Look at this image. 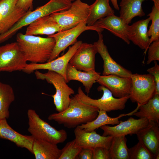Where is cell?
<instances>
[{"mask_svg": "<svg viewBox=\"0 0 159 159\" xmlns=\"http://www.w3.org/2000/svg\"><path fill=\"white\" fill-rule=\"evenodd\" d=\"M82 41H77L64 55L49 62L43 63H31L27 64L22 70L28 74L39 69H47L56 72L63 76L67 83L66 71L69 61L76 50L82 43Z\"/></svg>", "mask_w": 159, "mask_h": 159, "instance_id": "cell-11", "label": "cell"}, {"mask_svg": "<svg viewBox=\"0 0 159 159\" xmlns=\"http://www.w3.org/2000/svg\"><path fill=\"white\" fill-rule=\"evenodd\" d=\"M33 1V0H18L16 6L26 11L32 10Z\"/></svg>", "mask_w": 159, "mask_h": 159, "instance_id": "cell-37", "label": "cell"}, {"mask_svg": "<svg viewBox=\"0 0 159 159\" xmlns=\"http://www.w3.org/2000/svg\"><path fill=\"white\" fill-rule=\"evenodd\" d=\"M110 0L111 1L114 8L118 11L119 10L120 8L119 5L118 4L117 0Z\"/></svg>", "mask_w": 159, "mask_h": 159, "instance_id": "cell-39", "label": "cell"}, {"mask_svg": "<svg viewBox=\"0 0 159 159\" xmlns=\"http://www.w3.org/2000/svg\"><path fill=\"white\" fill-rule=\"evenodd\" d=\"M150 21L148 18L142 19L129 25L127 34L129 40L142 49L145 53L150 44V38L147 34L148 26Z\"/></svg>", "mask_w": 159, "mask_h": 159, "instance_id": "cell-18", "label": "cell"}, {"mask_svg": "<svg viewBox=\"0 0 159 159\" xmlns=\"http://www.w3.org/2000/svg\"><path fill=\"white\" fill-rule=\"evenodd\" d=\"M147 64L152 61H159V40L152 42L148 47Z\"/></svg>", "mask_w": 159, "mask_h": 159, "instance_id": "cell-34", "label": "cell"}, {"mask_svg": "<svg viewBox=\"0 0 159 159\" xmlns=\"http://www.w3.org/2000/svg\"><path fill=\"white\" fill-rule=\"evenodd\" d=\"M18 0H0V34L7 32L27 12L18 7Z\"/></svg>", "mask_w": 159, "mask_h": 159, "instance_id": "cell-12", "label": "cell"}, {"mask_svg": "<svg viewBox=\"0 0 159 159\" xmlns=\"http://www.w3.org/2000/svg\"><path fill=\"white\" fill-rule=\"evenodd\" d=\"M28 130L34 138L57 145L64 142L67 134L64 129L58 130L41 119L35 111L32 109L27 112Z\"/></svg>", "mask_w": 159, "mask_h": 159, "instance_id": "cell-4", "label": "cell"}, {"mask_svg": "<svg viewBox=\"0 0 159 159\" xmlns=\"http://www.w3.org/2000/svg\"><path fill=\"white\" fill-rule=\"evenodd\" d=\"M99 110L96 107L82 102L75 95L71 98L67 109L61 112L51 114L48 119L62 124L68 128H75L94 120L97 117Z\"/></svg>", "mask_w": 159, "mask_h": 159, "instance_id": "cell-1", "label": "cell"}, {"mask_svg": "<svg viewBox=\"0 0 159 159\" xmlns=\"http://www.w3.org/2000/svg\"><path fill=\"white\" fill-rule=\"evenodd\" d=\"M74 133L76 146L92 150L98 147L109 149L113 137L111 136H101L95 130L86 132L78 126L75 128Z\"/></svg>", "mask_w": 159, "mask_h": 159, "instance_id": "cell-16", "label": "cell"}, {"mask_svg": "<svg viewBox=\"0 0 159 159\" xmlns=\"http://www.w3.org/2000/svg\"><path fill=\"white\" fill-rule=\"evenodd\" d=\"M148 0H121L119 4L120 17L126 24H130L134 17L145 15L142 7L143 2Z\"/></svg>", "mask_w": 159, "mask_h": 159, "instance_id": "cell-25", "label": "cell"}, {"mask_svg": "<svg viewBox=\"0 0 159 159\" xmlns=\"http://www.w3.org/2000/svg\"><path fill=\"white\" fill-rule=\"evenodd\" d=\"M90 12V5L81 1H74L67 9L50 15L55 20L62 31L73 28L86 21Z\"/></svg>", "mask_w": 159, "mask_h": 159, "instance_id": "cell-7", "label": "cell"}, {"mask_svg": "<svg viewBox=\"0 0 159 159\" xmlns=\"http://www.w3.org/2000/svg\"><path fill=\"white\" fill-rule=\"evenodd\" d=\"M153 2L154 5L157 8H159V0H151Z\"/></svg>", "mask_w": 159, "mask_h": 159, "instance_id": "cell-40", "label": "cell"}, {"mask_svg": "<svg viewBox=\"0 0 159 159\" xmlns=\"http://www.w3.org/2000/svg\"><path fill=\"white\" fill-rule=\"evenodd\" d=\"M88 30H94L98 33L102 32L104 29L93 26H87L86 21H85L72 28L60 31L48 36L54 39L55 45L47 62L57 58L61 52L64 50L68 47L76 42L77 41V38L82 33Z\"/></svg>", "mask_w": 159, "mask_h": 159, "instance_id": "cell-9", "label": "cell"}, {"mask_svg": "<svg viewBox=\"0 0 159 159\" xmlns=\"http://www.w3.org/2000/svg\"><path fill=\"white\" fill-rule=\"evenodd\" d=\"M129 25L125 23L120 16L114 14L97 21L93 26L109 31L129 44L130 41L127 34Z\"/></svg>", "mask_w": 159, "mask_h": 159, "instance_id": "cell-19", "label": "cell"}, {"mask_svg": "<svg viewBox=\"0 0 159 159\" xmlns=\"http://www.w3.org/2000/svg\"><path fill=\"white\" fill-rule=\"evenodd\" d=\"M32 153L36 159H59L61 150L56 144L34 138Z\"/></svg>", "mask_w": 159, "mask_h": 159, "instance_id": "cell-24", "label": "cell"}, {"mask_svg": "<svg viewBox=\"0 0 159 159\" xmlns=\"http://www.w3.org/2000/svg\"><path fill=\"white\" fill-rule=\"evenodd\" d=\"M15 99L12 87L9 84L0 82V119L9 118V107Z\"/></svg>", "mask_w": 159, "mask_h": 159, "instance_id": "cell-30", "label": "cell"}, {"mask_svg": "<svg viewBox=\"0 0 159 159\" xmlns=\"http://www.w3.org/2000/svg\"><path fill=\"white\" fill-rule=\"evenodd\" d=\"M82 149L76 146L74 139L69 141L61 149L59 159H76Z\"/></svg>", "mask_w": 159, "mask_h": 159, "instance_id": "cell-33", "label": "cell"}, {"mask_svg": "<svg viewBox=\"0 0 159 159\" xmlns=\"http://www.w3.org/2000/svg\"><path fill=\"white\" fill-rule=\"evenodd\" d=\"M97 90L98 91L103 92L102 97L99 99H93L86 95L81 87H79L78 93L75 95L82 102L96 107L99 110L107 112L124 109L129 99V96L120 98H115L108 89L102 85L99 86Z\"/></svg>", "mask_w": 159, "mask_h": 159, "instance_id": "cell-6", "label": "cell"}, {"mask_svg": "<svg viewBox=\"0 0 159 159\" xmlns=\"http://www.w3.org/2000/svg\"><path fill=\"white\" fill-rule=\"evenodd\" d=\"M70 0L71 1H74L77 0Z\"/></svg>", "mask_w": 159, "mask_h": 159, "instance_id": "cell-41", "label": "cell"}, {"mask_svg": "<svg viewBox=\"0 0 159 159\" xmlns=\"http://www.w3.org/2000/svg\"><path fill=\"white\" fill-rule=\"evenodd\" d=\"M93 150L82 148L79 153L77 159H92Z\"/></svg>", "mask_w": 159, "mask_h": 159, "instance_id": "cell-38", "label": "cell"}, {"mask_svg": "<svg viewBox=\"0 0 159 159\" xmlns=\"http://www.w3.org/2000/svg\"><path fill=\"white\" fill-rule=\"evenodd\" d=\"M149 123L146 118L136 119L130 117L126 121H120V123L114 126L107 125L100 128L103 131L102 135L112 136L136 134L140 130L147 126Z\"/></svg>", "mask_w": 159, "mask_h": 159, "instance_id": "cell-15", "label": "cell"}, {"mask_svg": "<svg viewBox=\"0 0 159 159\" xmlns=\"http://www.w3.org/2000/svg\"><path fill=\"white\" fill-rule=\"evenodd\" d=\"M25 34L48 36L62 31L60 26L50 15L40 18L28 26Z\"/></svg>", "mask_w": 159, "mask_h": 159, "instance_id": "cell-21", "label": "cell"}, {"mask_svg": "<svg viewBox=\"0 0 159 159\" xmlns=\"http://www.w3.org/2000/svg\"><path fill=\"white\" fill-rule=\"evenodd\" d=\"M138 140L142 141L155 156L159 158V123L149 122L147 126L136 134Z\"/></svg>", "mask_w": 159, "mask_h": 159, "instance_id": "cell-22", "label": "cell"}, {"mask_svg": "<svg viewBox=\"0 0 159 159\" xmlns=\"http://www.w3.org/2000/svg\"><path fill=\"white\" fill-rule=\"evenodd\" d=\"M125 136H113L108 149L110 159H129Z\"/></svg>", "mask_w": 159, "mask_h": 159, "instance_id": "cell-29", "label": "cell"}, {"mask_svg": "<svg viewBox=\"0 0 159 159\" xmlns=\"http://www.w3.org/2000/svg\"><path fill=\"white\" fill-rule=\"evenodd\" d=\"M92 159H110L108 149L98 147L93 150Z\"/></svg>", "mask_w": 159, "mask_h": 159, "instance_id": "cell-36", "label": "cell"}, {"mask_svg": "<svg viewBox=\"0 0 159 159\" xmlns=\"http://www.w3.org/2000/svg\"><path fill=\"white\" fill-rule=\"evenodd\" d=\"M72 4V1L69 0H50L34 11H28L9 30L0 34V44L11 38L21 28L28 26L38 19L66 10Z\"/></svg>", "mask_w": 159, "mask_h": 159, "instance_id": "cell-3", "label": "cell"}, {"mask_svg": "<svg viewBox=\"0 0 159 159\" xmlns=\"http://www.w3.org/2000/svg\"><path fill=\"white\" fill-rule=\"evenodd\" d=\"M0 138L8 140L18 147L24 148L32 153L34 138L24 135L15 130L8 124L6 119H0Z\"/></svg>", "mask_w": 159, "mask_h": 159, "instance_id": "cell-20", "label": "cell"}, {"mask_svg": "<svg viewBox=\"0 0 159 159\" xmlns=\"http://www.w3.org/2000/svg\"><path fill=\"white\" fill-rule=\"evenodd\" d=\"M34 73L37 80H46L55 87L56 93L51 96L53 99L56 110L59 112L67 109L70 102V96L74 94V91L67 84L64 77L56 72L50 70L43 73L36 70Z\"/></svg>", "mask_w": 159, "mask_h": 159, "instance_id": "cell-5", "label": "cell"}, {"mask_svg": "<svg viewBox=\"0 0 159 159\" xmlns=\"http://www.w3.org/2000/svg\"><path fill=\"white\" fill-rule=\"evenodd\" d=\"M138 110L133 115L159 123V95H155L147 102L140 105Z\"/></svg>", "mask_w": 159, "mask_h": 159, "instance_id": "cell-28", "label": "cell"}, {"mask_svg": "<svg viewBox=\"0 0 159 159\" xmlns=\"http://www.w3.org/2000/svg\"><path fill=\"white\" fill-rule=\"evenodd\" d=\"M110 0H96L90 5L89 13L86 21L87 26H92L97 21L114 14L115 11L109 4Z\"/></svg>", "mask_w": 159, "mask_h": 159, "instance_id": "cell-26", "label": "cell"}, {"mask_svg": "<svg viewBox=\"0 0 159 159\" xmlns=\"http://www.w3.org/2000/svg\"><path fill=\"white\" fill-rule=\"evenodd\" d=\"M100 73L95 70L90 72H82L68 63L66 71V78L68 83L72 80H75L81 82L85 87L87 95L90 92L94 83L100 75Z\"/></svg>", "mask_w": 159, "mask_h": 159, "instance_id": "cell-23", "label": "cell"}, {"mask_svg": "<svg viewBox=\"0 0 159 159\" xmlns=\"http://www.w3.org/2000/svg\"><path fill=\"white\" fill-rule=\"evenodd\" d=\"M16 42L27 61L37 63L47 62L55 45V40L53 37H42L21 32L16 35Z\"/></svg>", "mask_w": 159, "mask_h": 159, "instance_id": "cell-2", "label": "cell"}, {"mask_svg": "<svg viewBox=\"0 0 159 159\" xmlns=\"http://www.w3.org/2000/svg\"><path fill=\"white\" fill-rule=\"evenodd\" d=\"M151 24L147 34L150 38V44L152 42L159 40V8L156 7L154 5L151 12L148 15Z\"/></svg>", "mask_w": 159, "mask_h": 159, "instance_id": "cell-31", "label": "cell"}, {"mask_svg": "<svg viewBox=\"0 0 159 159\" xmlns=\"http://www.w3.org/2000/svg\"><path fill=\"white\" fill-rule=\"evenodd\" d=\"M128 150L129 159H156L155 156L140 140Z\"/></svg>", "mask_w": 159, "mask_h": 159, "instance_id": "cell-32", "label": "cell"}, {"mask_svg": "<svg viewBox=\"0 0 159 159\" xmlns=\"http://www.w3.org/2000/svg\"><path fill=\"white\" fill-rule=\"evenodd\" d=\"M96 82L107 88L114 97L118 98L129 96L132 86L130 77H121L114 74L100 75Z\"/></svg>", "mask_w": 159, "mask_h": 159, "instance_id": "cell-17", "label": "cell"}, {"mask_svg": "<svg viewBox=\"0 0 159 159\" xmlns=\"http://www.w3.org/2000/svg\"><path fill=\"white\" fill-rule=\"evenodd\" d=\"M132 86L129 95L133 102H137L138 106L144 104L155 95V83L151 74H132L130 75Z\"/></svg>", "mask_w": 159, "mask_h": 159, "instance_id": "cell-8", "label": "cell"}, {"mask_svg": "<svg viewBox=\"0 0 159 159\" xmlns=\"http://www.w3.org/2000/svg\"><path fill=\"white\" fill-rule=\"evenodd\" d=\"M97 53L95 44L82 43L76 50L69 63L78 70L88 72L95 70V56Z\"/></svg>", "mask_w": 159, "mask_h": 159, "instance_id": "cell-14", "label": "cell"}, {"mask_svg": "<svg viewBox=\"0 0 159 159\" xmlns=\"http://www.w3.org/2000/svg\"><path fill=\"white\" fill-rule=\"evenodd\" d=\"M98 39L93 44L96 47L97 53L100 55L103 61L102 75L114 74L121 77H130L132 72L119 64L113 59L104 43L102 32H98Z\"/></svg>", "mask_w": 159, "mask_h": 159, "instance_id": "cell-13", "label": "cell"}, {"mask_svg": "<svg viewBox=\"0 0 159 159\" xmlns=\"http://www.w3.org/2000/svg\"><path fill=\"white\" fill-rule=\"evenodd\" d=\"M153 67L148 68L147 71L149 74L152 75L154 77L155 83V95H159V65L156 61H154Z\"/></svg>", "mask_w": 159, "mask_h": 159, "instance_id": "cell-35", "label": "cell"}, {"mask_svg": "<svg viewBox=\"0 0 159 159\" xmlns=\"http://www.w3.org/2000/svg\"><path fill=\"white\" fill-rule=\"evenodd\" d=\"M135 112L134 110L127 114H121L117 117H111L108 115L106 111L99 110L97 117L94 120L78 126L86 132H92L104 125L118 124L120 123L119 119L122 117L133 115Z\"/></svg>", "mask_w": 159, "mask_h": 159, "instance_id": "cell-27", "label": "cell"}, {"mask_svg": "<svg viewBox=\"0 0 159 159\" xmlns=\"http://www.w3.org/2000/svg\"><path fill=\"white\" fill-rule=\"evenodd\" d=\"M27 62L16 42L0 46V72L22 71L27 64Z\"/></svg>", "mask_w": 159, "mask_h": 159, "instance_id": "cell-10", "label": "cell"}]
</instances>
